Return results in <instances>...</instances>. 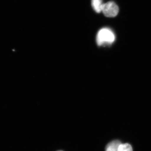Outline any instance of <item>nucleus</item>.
Listing matches in <instances>:
<instances>
[{"label":"nucleus","mask_w":151,"mask_h":151,"mask_svg":"<svg viewBox=\"0 0 151 151\" xmlns=\"http://www.w3.org/2000/svg\"><path fill=\"white\" fill-rule=\"evenodd\" d=\"M115 36L112 30L107 28H104L97 33L96 41L99 46L111 45L114 42Z\"/></svg>","instance_id":"1"},{"label":"nucleus","mask_w":151,"mask_h":151,"mask_svg":"<svg viewBox=\"0 0 151 151\" xmlns=\"http://www.w3.org/2000/svg\"><path fill=\"white\" fill-rule=\"evenodd\" d=\"M102 12L105 16L113 17L116 16L119 13V7L114 2H108L104 4Z\"/></svg>","instance_id":"2"},{"label":"nucleus","mask_w":151,"mask_h":151,"mask_svg":"<svg viewBox=\"0 0 151 151\" xmlns=\"http://www.w3.org/2000/svg\"><path fill=\"white\" fill-rule=\"evenodd\" d=\"M91 4L92 8L96 12L99 13L102 12L104 5L103 0H92Z\"/></svg>","instance_id":"3"},{"label":"nucleus","mask_w":151,"mask_h":151,"mask_svg":"<svg viewBox=\"0 0 151 151\" xmlns=\"http://www.w3.org/2000/svg\"><path fill=\"white\" fill-rule=\"evenodd\" d=\"M121 144V142L119 141H112L107 145L105 151H118L119 146Z\"/></svg>","instance_id":"4"},{"label":"nucleus","mask_w":151,"mask_h":151,"mask_svg":"<svg viewBox=\"0 0 151 151\" xmlns=\"http://www.w3.org/2000/svg\"><path fill=\"white\" fill-rule=\"evenodd\" d=\"M118 151H133V149L129 144H121L119 146Z\"/></svg>","instance_id":"5"},{"label":"nucleus","mask_w":151,"mask_h":151,"mask_svg":"<svg viewBox=\"0 0 151 151\" xmlns=\"http://www.w3.org/2000/svg\"></svg>","instance_id":"6"}]
</instances>
